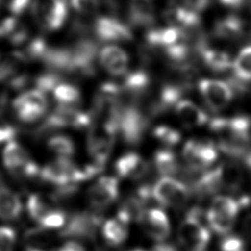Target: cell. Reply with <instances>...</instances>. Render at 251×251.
Returning a JSON list of instances; mask_svg holds the SVG:
<instances>
[{"instance_id": "c3c4849f", "label": "cell", "mask_w": 251, "mask_h": 251, "mask_svg": "<svg viewBox=\"0 0 251 251\" xmlns=\"http://www.w3.org/2000/svg\"><path fill=\"white\" fill-rule=\"evenodd\" d=\"M241 230L245 237H251V214L247 215L241 224Z\"/></svg>"}, {"instance_id": "f1b7e54d", "label": "cell", "mask_w": 251, "mask_h": 251, "mask_svg": "<svg viewBox=\"0 0 251 251\" xmlns=\"http://www.w3.org/2000/svg\"><path fill=\"white\" fill-rule=\"evenodd\" d=\"M22 202L19 195L13 190L0 186V218L13 221L22 213Z\"/></svg>"}, {"instance_id": "83f0119b", "label": "cell", "mask_w": 251, "mask_h": 251, "mask_svg": "<svg viewBox=\"0 0 251 251\" xmlns=\"http://www.w3.org/2000/svg\"><path fill=\"white\" fill-rule=\"evenodd\" d=\"M199 56L206 67L215 73H223L232 68L230 56L223 50L209 47L207 45L200 51Z\"/></svg>"}, {"instance_id": "6da1fadb", "label": "cell", "mask_w": 251, "mask_h": 251, "mask_svg": "<svg viewBox=\"0 0 251 251\" xmlns=\"http://www.w3.org/2000/svg\"><path fill=\"white\" fill-rule=\"evenodd\" d=\"M209 128L218 136V148L232 158H243L250 144L251 118L246 115L216 117L209 121Z\"/></svg>"}, {"instance_id": "4dcf8cb0", "label": "cell", "mask_w": 251, "mask_h": 251, "mask_svg": "<svg viewBox=\"0 0 251 251\" xmlns=\"http://www.w3.org/2000/svg\"><path fill=\"white\" fill-rule=\"evenodd\" d=\"M127 224L119 220L117 217L107 220L102 226V234L110 245L122 244L128 235Z\"/></svg>"}, {"instance_id": "ab89813d", "label": "cell", "mask_w": 251, "mask_h": 251, "mask_svg": "<svg viewBox=\"0 0 251 251\" xmlns=\"http://www.w3.org/2000/svg\"><path fill=\"white\" fill-rule=\"evenodd\" d=\"M77 192L78 187L75 184L58 186V188L51 194V199L56 204H67L76 196Z\"/></svg>"}, {"instance_id": "7402d4cb", "label": "cell", "mask_w": 251, "mask_h": 251, "mask_svg": "<svg viewBox=\"0 0 251 251\" xmlns=\"http://www.w3.org/2000/svg\"><path fill=\"white\" fill-rule=\"evenodd\" d=\"M165 20L172 26L182 30H192L201 25L199 14L187 9L183 5H172L164 12Z\"/></svg>"}, {"instance_id": "d590c367", "label": "cell", "mask_w": 251, "mask_h": 251, "mask_svg": "<svg viewBox=\"0 0 251 251\" xmlns=\"http://www.w3.org/2000/svg\"><path fill=\"white\" fill-rule=\"evenodd\" d=\"M26 209L29 217L38 223L52 210L45 200L38 194H31L28 196Z\"/></svg>"}, {"instance_id": "f546056e", "label": "cell", "mask_w": 251, "mask_h": 251, "mask_svg": "<svg viewBox=\"0 0 251 251\" xmlns=\"http://www.w3.org/2000/svg\"><path fill=\"white\" fill-rule=\"evenodd\" d=\"M154 166L156 171L163 176H171L180 173V165L176 154L168 149H159L154 154Z\"/></svg>"}, {"instance_id": "9c48e42d", "label": "cell", "mask_w": 251, "mask_h": 251, "mask_svg": "<svg viewBox=\"0 0 251 251\" xmlns=\"http://www.w3.org/2000/svg\"><path fill=\"white\" fill-rule=\"evenodd\" d=\"M92 124V118L89 112L75 109L72 106H58L37 128V134L51 129L72 127L84 128Z\"/></svg>"}, {"instance_id": "2e32d148", "label": "cell", "mask_w": 251, "mask_h": 251, "mask_svg": "<svg viewBox=\"0 0 251 251\" xmlns=\"http://www.w3.org/2000/svg\"><path fill=\"white\" fill-rule=\"evenodd\" d=\"M119 196V181L114 176H100L87 191V199L92 209L101 212Z\"/></svg>"}, {"instance_id": "ba28073f", "label": "cell", "mask_w": 251, "mask_h": 251, "mask_svg": "<svg viewBox=\"0 0 251 251\" xmlns=\"http://www.w3.org/2000/svg\"><path fill=\"white\" fill-rule=\"evenodd\" d=\"M29 11L38 25L46 31L62 27L68 17L66 0H33Z\"/></svg>"}, {"instance_id": "e575fe53", "label": "cell", "mask_w": 251, "mask_h": 251, "mask_svg": "<svg viewBox=\"0 0 251 251\" xmlns=\"http://www.w3.org/2000/svg\"><path fill=\"white\" fill-rule=\"evenodd\" d=\"M47 147L59 158H69L75 152L74 141L66 135H53L47 140Z\"/></svg>"}, {"instance_id": "277c9868", "label": "cell", "mask_w": 251, "mask_h": 251, "mask_svg": "<svg viewBox=\"0 0 251 251\" xmlns=\"http://www.w3.org/2000/svg\"><path fill=\"white\" fill-rule=\"evenodd\" d=\"M241 208L238 199L226 195L216 196L206 212V222L217 234H227L232 229Z\"/></svg>"}, {"instance_id": "bcb514c9", "label": "cell", "mask_w": 251, "mask_h": 251, "mask_svg": "<svg viewBox=\"0 0 251 251\" xmlns=\"http://www.w3.org/2000/svg\"><path fill=\"white\" fill-rule=\"evenodd\" d=\"M210 2L211 0H184L183 6L199 14L207 9V7L210 5Z\"/></svg>"}, {"instance_id": "8d00e7d4", "label": "cell", "mask_w": 251, "mask_h": 251, "mask_svg": "<svg viewBox=\"0 0 251 251\" xmlns=\"http://www.w3.org/2000/svg\"><path fill=\"white\" fill-rule=\"evenodd\" d=\"M153 136L166 146H175L181 140V133L166 125H160L153 128Z\"/></svg>"}, {"instance_id": "836d02e7", "label": "cell", "mask_w": 251, "mask_h": 251, "mask_svg": "<svg viewBox=\"0 0 251 251\" xmlns=\"http://www.w3.org/2000/svg\"><path fill=\"white\" fill-rule=\"evenodd\" d=\"M55 100L62 106H71L78 103L81 98L79 89L70 83H59L53 90Z\"/></svg>"}, {"instance_id": "9f6ffc18", "label": "cell", "mask_w": 251, "mask_h": 251, "mask_svg": "<svg viewBox=\"0 0 251 251\" xmlns=\"http://www.w3.org/2000/svg\"><path fill=\"white\" fill-rule=\"evenodd\" d=\"M0 4H1V0H0Z\"/></svg>"}, {"instance_id": "7dc6e473", "label": "cell", "mask_w": 251, "mask_h": 251, "mask_svg": "<svg viewBox=\"0 0 251 251\" xmlns=\"http://www.w3.org/2000/svg\"><path fill=\"white\" fill-rule=\"evenodd\" d=\"M57 251H85V249L81 244H79L75 241H69V242L65 243Z\"/></svg>"}, {"instance_id": "7c38bea8", "label": "cell", "mask_w": 251, "mask_h": 251, "mask_svg": "<svg viewBox=\"0 0 251 251\" xmlns=\"http://www.w3.org/2000/svg\"><path fill=\"white\" fill-rule=\"evenodd\" d=\"M182 157L187 164V169L200 173L216 162L218 149L211 140L190 139L183 146Z\"/></svg>"}, {"instance_id": "60d3db41", "label": "cell", "mask_w": 251, "mask_h": 251, "mask_svg": "<svg viewBox=\"0 0 251 251\" xmlns=\"http://www.w3.org/2000/svg\"><path fill=\"white\" fill-rule=\"evenodd\" d=\"M72 7L82 16L95 15L101 5L100 0H71Z\"/></svg>"}, {"instance_id": "d4e9b609", "label": "cell", "mask_w": 251, "mask_h": 251, "mask_svg": "<svg viewBox=\"0 0 251 251\" xmlns=\"http://www.w3.org/2000/svg\"><path fill=\"white\" fill-rule=\"evenodd\" d=\"M129 22L136 26H150L155 23V5L153 0H129Z\"/></svg>"}, {"instance_id": "f5cc1de1", "label": "cell", "mask_w": 251, "mask_h": 251, "mask_svg": "<svg viewBox=\"0 0 251 251\" xmlns=\"http://www.w3.org/2000/svg\"><path fill=\"white\" fill-rule=\"evenodd\" d=\"M248 6H249L250 11H251V0H248Z\"/></svg>"}, {"instance_id": "681fc988", "label": "cell", "mask_w": 251, "mask_h": 251, "mask_svg": "<svg viewBox=\"0 0 251 251\" xmlns=\"http://www.w3.org/2000/svg\"><path fill=\"white\" fill-rule=\"evenodd\" d=\"M151 251H177V248L172 243L160 242L155 244Z\"/></svg>"}, {"instance_id": "4316f807", "label": "cell", "mask_w": 251, "mask_h": 251, "mask_svg": "<svg viewBox=\"0 0 251 251\" xmlns=\"http://www.w3.org/2000/svg\"><path fill=\"white\" fill-rule=\"evenodd\" d=\"M26 62L21 51L0 53V82H9L20 75L21 67Z\"/></svg>"}, {"instance_id": "5bb4252c", "label": "cell", "mask_w": 251, "mask_h": 251, "mask_svg": "<svg viewBox=\"0 0 251 251\" xmlns=\"http://www.w3.org/2000/svg\"><path fill=\"white\" fill-rule=\"evenodd\" d=\"M198 89L206 105L215 112L228 106L235 93L227 81L203 78L198 82Z\"/></svg>"}, {"instance_id": "52a82bcc", "label": "cell", "mask_w": 251, "mask_h": 251, "mask_svg": "<svg viewBox=\"0 0 251 251\" xmlns=\"http://www.w3.org/2000/svg\"><path fill=\"white\" fill-rule=\"evenodd\" d=\"M103 222V216L95 210H86L75 213L61 228L60 235L67 238L86 239L95 238Z\"/></svg>"}, {"instance_id": "7bdbcfd3", "label": "cell", "mask_w": 251, "mask_h": 251, "mask_svg": "<svg viewBox=\"0 0 251 251\" xmlns=\"http://www.w3.org/2000/svg\"><path fill=\"white\" fill-rule=\"evenodd\" d=\"M221 251H245L244 240L236 235H226L220 243Z\"/></svg>"}, {"instance_id": "f35d334b", "label": "cell", "mask_w": 251, "mask_h": 251, "mask_svg": "<svg viewBox=\"0 0 251 251\" xmlns=\"http://www.w3.org/2000/svg\"><path fill=\"white\" fill-rule=\"evenodd\" d=\"M67 222L66 214L61 210H51L48 215H46L40 222L39 226L49 229L55 228H62Z\"/></svg>"}, {"instance_id": "cb8c5ba5", "label": "cell", "mask_w": 251, "mask_h": 251, "mask_svg": "<svg viewBox=\"0 0 251 251\" xmlns=\"http://www.w3.org/2000/svg\"><path fill=\"white\" fill-rule=\"evenodd\" d=\"M245 23L236 15H227L219 19L213 28L214 35L223 40H236L243 36Z\"/></svg>"}, {"instance_id": "3957f363", "label": "cell", "mask_w": 251, "mask_h": 251, "mask_svg": "<svg viewBox=\"0 0 251 251\" xmlns=\"http://www.w3.org/2000/svg\"><path fill=\"white\" fill-rule=\"evenodd\" d=\"M201 208L190 209L178 226L177 240L186 251H205L211 239V233L202 223Z\"/></svg>"}, {"instance_id": "816d5d0a", "label": "cell", "mask_w": 251, "mask_h": 251, "mask_svg": "<svg viewBox=\"0 0 251 251\" xmlns=\"http://www.w3.org/2000/svg\"><path fill=\"white\" fill-rule=\"evenodd\" d=\"M242 159H243L245 166L251 171V151H248Z\"/></svg>"}, {"instance_id": "f907efd6", "label": "cell", "mask_w": 251, "mask_h": 251, "mask_svg": "<svg viewBox=\"0 0 251 251\" xmlns=\"http://www.w3.org/2000/svg\"><path fill=\"white\" fill-rule=\"evenodd\" d=\"M222 5L227 7V8H232V9H237L241 7L245 0H218Z\"/></svg>"}, {"instance_id": "8fae6325", "label": "cell", "mask_w": 251, "mask_h": 251, "mask_svg": "<svg viewBox=\"0 0 251 251\" xmlns=\"http://www.w3.org/2000/svg\"><path fill=\"white\" fill-rule=\"evenodd\" d=\"M188 186L171 176H162L152 186V198L160 205L178 209L190 197Z\"/></svg>"}, {"instance_id": "603a6c76", "label": "cell", "mask_w": 251, "mask_h": 251, "mask_svg": "<svg viewBox=\"0 0 251 251\" xmlns=\"http://www.w3.org/2000/svg\"><path fill=\"white\" fill-rule=\"evenodd\" d=\"M183 40V30L176 26L152 28L145 34V41L151 48L165 49Z\"/></svg>"}, {"instance_id": "d6a6232c", "label": "cell", "mask_w": 251, "mask_h": 251, "mask_svg": "<svg viewBox=\"0 0 251 251\" xmlns=\"http://www.w3.org/2000/svg\"><path fill=\"white\" fill-rule=\"evenodd\" d=\"M24 239L25 242V247L41 250H51L49 245L52 241V236L49 231L41 226L28 229L25 235Z\"/></svg>"}, {"instance_id": "9a60e30c", "label": "cell", "mask_w": 251, "mask_h": 251, "mask_svg": "<svg viewBox=\"0 0 251 251\" xmlns=\"http://www.w3.org/2000/svg\"><path fill=\"white\" fill-rule=\"evenodd\" d=\"M92 29L95 37L105 42H127L132 40L133 34L129 26L113 16L97 17Z\"/></svg>"}, {"instance_id": "e0dca14e", "label": "cell", "mask_w": 251, "mask_h": 251, "mask_svg": "<svg viewBox=\"0 0 251 251\" xmlns=\"http://www.w3.org/2000/svg\"><path fill=\"white\" fill-rule=\"evenodd\" d=\"M139 223L146 234L156 241H164L171 232L169 217L159 208L146 209Z\"/></svg>"}, {"instance_id": "7a4b0ae2", "label": "cell", "mask_w": 251, "mask_h": 251, "mask_svg": "<svg viewBox=\"0 0 251 251\" xmlns=\"http://www.w3.org/2000/svg\"><path fill=\"white\" fill-rule=\"evenodd\" d=\"M151 117L139 103L121 104L117 119V133L128 145L139 144L149 126Z\"/></svg>"}, {"instance_id": "5b68a950", "label": "cell", "mask_w": 251, "mask_h": 251, "mask_svg": "<svg viewBox=\"0 0 251 251\" xmlns=\"http://www.w3.org/2000/svg\"><path fill=\"white\" fill-rule=\"evenodd\" d=\"M117 135V128L114 126L100 123L91 124L87 134L86 148L94 163L105 166L112 153Z\"/></svg>"}, {"instance_id": "4fadbf2b", "label": "cell", "mask_w": 251, "mask_h": 251, "mask_svg": "<svg viewBox=\"0 0 251 251\" xmlns=\"http://www.w3.org/2000/svg\"><path fill=\"white\" fill-rule=\"evenodd\" d=\"M13 109L24 123L38 121L48 109V99L44 92L38 89L27 90L13 101Z\"/></svg>"}, {"instance_id": "db71d44e", "label": "cell", "mask_w": 251, "mask_h": 251, "mask_svg": "<svg viewBox=\"0 0 251 251\" xmlns=\"http://www.w3.org/2000/svg\"><path fill=\"white\" fill-rule=\"evenodd\" d=\"M128 251H144V250H141V249H132V250H128Z\"/></svg>"}, {"instance_id": "11a10c76", "label": "cell", "mask_w": 251, "mask_h": 251, "mask_svg": "<svg viewBox=\"0 0 251 251\" xmlns=\"http://www.w3.org/2000/svg\"><path fill=\"white\" fill-rule=\"evenodd\" d=\"M97 251H106L105 249H99V250H97Z\"/></svg>"}, {"instance_id": "484cf974", "label": "cell", "mask_w": 251, "mask_h": 251, "mask_svg": "<svg viewBox=\"0 0 251 251\" xmlns=\"http://www.w3.org/2000/svg\"><path fill=\"white\" fill-rule=\"evenodd\" d=\"M221 188L230 191L238 190L244 179L241 167L234 162H225L216 167Z\"/></svg>"}, {"instance_id": "44dd1931", "label": "cell", "mask_w": 251, "mask_h": 251, "mask_svg": "<svg viewBox=\"0 0 251 251\" xmlns=\"http://www.w3.org/2000/svg\"><path fill=\"white\" fill-rule=\"evenodd\" d=\"M176 115L186 128H195L209 123L208 114L194 102L181 99L175 107Z\"/></svg>"}, {"instance_id": "74e56055", "label": "cell", "mask_w": 251, "mask_h": 251, "mask_svg": "<svg viewBox=\"0 0 251 251\" xmlns=\"http://www.w3.org/2000/svg\"><path fill=\"white\" fill-rule=\"evenodd\" d=\"M61 83V77L58 73L55 72H47L42 75H39L34 79V84L36 89L42 92H48L50 90H54V88Z\"/></svg>"}, {"instance_id": "b9f144b4", "label": "cell", "mask_w": 251, "mask_h": 251, "mask_svg": "<svg viewBox=\"0 0 251 251\" xmlns=\"http://www.w3.org/2000/svg\"><path fill=\"white\" fill-rule=\"evenodd\" d=\"M16 231L9 226H0V251H14Z\"/></svg>"}, {"instance_id": "ac0fdd59", "label": "cell", "mask_w": 251, "mask_h": 251, "mask_svg": "<svg viewBox=\"0 0 251 251\" xmlns=\"http://www.w3.org/2000/svg\"><path fill=\"white\" fill-rule=\"evenodd\" d=\"M98 58L102 68L111 75L120 76L127 73L128 56L123 48L113 44L104 46Z\"/></svg>"}, {"instance_id": "ee69618b", "label": "cell", "mask_w": 251, "mask_h": 251, "mask_svg": "<svg viewBox=\"0 0 251 251\" xmlns=\"http://www.w3.org/2000/svg\"><path fill=\"white\" fill-rule=\"evenodd\" d=\"M17 133L18 129L15 126L6 122L4 118H0V144L14 141Z\"/></svg>"}, {"instance_id": "8992f818", "label": "cell", "mask_w": 251, "mask_h": 251, "mask_svg": "<svg viewBox=\"0 0 251 251\" xmlns=\"http://www.w3.org/2000/svg\"><path fill=\"white\" fill-rule=\"evenodd\" d=\"M39 176L42 180L57 186L75 184L79 181L89 179L84 167L79 168L69 158L59 157L55 161L45 165L41 169Z\"/></svg>"}, {"instance_id": "30bf717a", "label": "cell", "mask_w": 251, "mask_h": 251, "mask_svg": "<svg viewBox=\"0 0 251 251\" xmlns=\"http://www.w3.org/2000/svg\"><path fill=\"white\" fill-rule=\"evenodd\" d=\"M2 159L6 169L17 177L33 178L40 176L41 170L38 165L30 159L27 151L16 141L6 144Z\"/></svg>"}, {"instance_id": "d6986e66", "label": "cell", "mask_w": 251, "mask_h": 251, "mask_svg": "<svg viewBox=\"0 0 251 251\" xmlns=\"http://www.w3.org/2000/svg\"><path fill=\"white\" fill-rule=\"evenodd\" d=\"M151 84L150 75L145 70H134L127 72L120 84L122 90V97H128L131 99L128 103H138V99L142 98Z\"/></svg>"}, {"instance_id": "1f68e13d", "label": "cell", "mask_w": 251, "mask_h": 251, "mask_svg": "<svg viewBox=\"0 0 251 251\" xmlns=\"http://www.w3.org/2000/svg\"><path fill=\"white\" fill-rule=\"evenodd\" d=\"M233 76L246 83L251 81V45L243 47L232 61Z\"/></svg>"}, {"instance_id": "ffe728a7", "label": "cell", "mask_w": 251, "mask_h": 251, "mask_svg": "<svg viewBox=\"0 0 251 251\" xmlns=\"http://www.w3.org/2000/svg\"><path fill=\"white\" fill-rule=\"evenodd\" d=\"M149 164L137 153L128 152L121 156L115 163L117 175L124 178L138 180L149 173Z\"/></svg>"}, {"instance_id": "f6af8a7d", "label": "cell", "mask_w": 251, "mask_h": 251, "mask_svg": "<svg viewBox=\"0 0 251 251\" xmlns=\"http://www.w3.org/2000/svg\"><path fill=\"white\" fill-rule=\"evenodd\" d=\"M33 0H9L8 9L12 16L19 17L22 16L26 10H30Z\"/></svg>"}]
</instances>
